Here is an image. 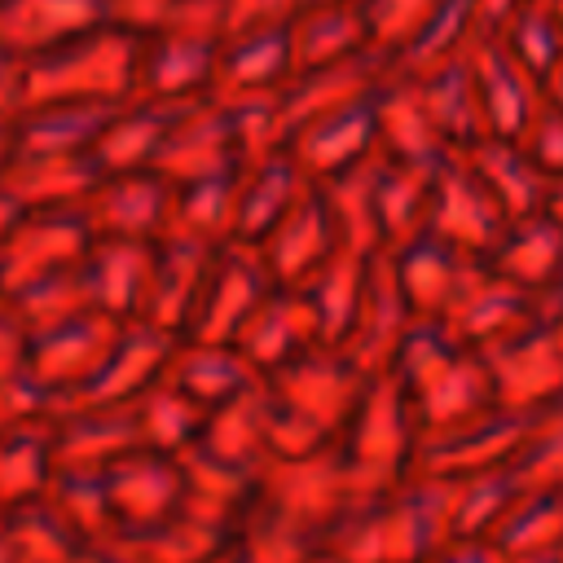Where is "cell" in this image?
<instances>
[{
	"label": "cell",
	"instance_id": "cell-22",
	"mask_svg": "<svg viewBox=\"0 0 563 563\" xmlns=\"http://www.w3.org/2000/svg\"><path fill=\"white\" fill-rule=\"evenodd\" d=\"M374 167H378V154L365 158L361 167H347L330 180L317 185L325 211H330V224H334V238L343 251L352 255H378L383 251V238H378V220H374Z\"/></svg>",
	"mask_w": 563,
	"mask_h": 563
},
{
	"label": "cell",
	"instance_id": "cell-23",
	"mask_svg": "<svg viewBox=\"0 0 563 563\" xmlns=\"http://www.w3.org/2000/svg\"><path fill=\"white\" fill-rule=\"evenodd\" d=\"M369 260H374V255H369ZM369 260L339 246L303 286H295V290L308 299L325 347H339V343H343V334H347V325H352V317H356L361 290H365V268H369Z\"/></svg>",
	"mask_w": 563,
	"mask_h": 563
},
{
	"label": "cell",
	"instance_id": "cell-25",
	"mask_svg": "<svg viewBox=\"0 0 563 563\" xmlns=\"http://www.w3.org/2000/svg\"><path fill=\"white\" fill-rule=\"evenodd\" d=\"M356 9L365 22L369 53L391 62L418 35V26L440 9V0H356Z\"/></svg>",
	"mask_w": 563,
	"mask_h": 563
},
{
	"label": "cell",
	"instance_id": "cell-5",
	"mask_svg": "<svg viewBox=\"0 0 563 563\" xmlns=\"http://www.w3.org/2000/svg\"><path fill=\"white\" fill-rule=\"evenodd\" d=\"M475 356L484 361L493 396L506 409L563 391V339L545 321H528L523 330H515L510 339H501Z\"/></svg>",
	"mask_w": 563,
	"mask_h": 563
},
{
	"label": "cell",
	"instance_id": "cell-15",
	"mask_svg": "<svg viewBox=\"0 0 563 563\" xmlns=\"http://www.w3.org/2000/svg\"><path fill=\"white\" fill-rule=\"evenodd\" d=\"M418 88V101L427 110V119L435 123L440 141L449 145V154H466L471 145L488 141V119H484V106H479V88H475V75H471V62L466 53L422 79H409Z\"/></svg>",
	"mask_w": 563,
	"mask_h": 563
},
{
	"label": "cell",
	"instance_id": "cell-8",
	"mask_svg": "<svg viewBox=\"0 0 563 563\" xmlns=\"http://www.w3.org/2000/svg\"><path fill=\"white\" fill-rule=\"evenodd\" d=\"M273 277V286H303L334 251H339V238H334V224H330V211L317 194V185H308V194L260 238L251 242Z\"/></svg>",
	"mask_w": 563,
	"mask_h": 563
},
{
	"label": "cell",
	"instance_id": "cell-4",
	"mask_svg": "<svg viewBox=\"0 0 563 563\" xmlns=\"http://www.w3.org/2000/svg\"><path fill=\"white\" fill-rule=\"evenodd\" d=\"M273 277L251 242H224L211 251L207 286L198 299V330L202 343H229L246 325V317L268 299Z\"/></svg>",
	"mask_w": 563,
	"mask_h": 563
},
{
	"label": "cell",
	"instance_id": "cell-17",
	"mask_svg": "<svg viewBox=\"0 0 563 563\" xmlns=\"http://www.w3.org/2000/svg\"><path fill=\"white\" fill-rule=\"evenodd\" d=\"M462 163L475 172V180L484 185V194L497 202V211L506 216V224H519V220H532L541 216L545 207V176L537 172V163L515 145V141H501V136H488L479 145H471L462 154Z\"/></svg>",
	"mask_w": 563,
	"mask_h": 563
},
{
	"label": "cell",
	"instance_id": "cell-13",
	"mask_svg": "<svg viewBox=\"0 0 563 563\" xmlns=\"http://www.w3.org/2000/svg\"><path fill=\"white\" fill-rule=\"evenodd\" d=\"M383 79H387V62L374 57V53H361V57H347V62H334V66H321V70H308V75H290L286 88L277 92L286 132H295L299 123H308L325 110L374 97L383 88Z\"/></svg>",
	"mask_w": 563,
	"mask_h": 563
},
{
	"label": "cell",
	"instance_id": "cell-11",
	"mask_svg": "<svg viewBox=\"0 0 563 563\" xmlns=\"http://www.w3.org/2000/svg\"><path fill=\"white\" fill-rule=\"evenodd\" d=\"M233 343H238V356L260 369H282L295 356H303L308 347H325L308 299L290 286H273L268 299L246 317V325L238 330Z\"/></svg>",
	"mask_w": 563,
	"mask_h": 563
},
{
	"label": "cell",
	"instance_id": "cell-30",
	"mask_svg": "<svg viewBox=\"0 0 563 563\" xmlns=\"http://www.w3.org/2000/svg\"><path fill=\"white\" fill-rule=\"evenodd\" d=\"M475 4H479V31H493L519 0H475Z\"/></svg>",
	"mask_w": 563,
	"mask_h": 563
},
{
	"label": "cell",
	"instance_id": "cell-21",
	"mask_svg": "<svg viewBox=\"0 0 563 563\" xmlns=\"http://www.w3.org/2000/svg\"><path fill=\"white\" fill-rule=\"evenodd\" d=\"M488 268L528 295L545 290L554 282V273L563 268V229L550 216L506 224L501 242L488 255Z\"/></svg>",
	"mask_w": 563,
	"mask_h": 563
},
{
	"label": "cell",
	"instance_id": "cell-7",
	"mask_svg": "<svg viewBox=\"0 0 563 563\" xmlns=\"http://www.w3.org/2000/svg\"><path fill=\"white\" fill-rule=\"evenodd\" d=\"M532 317V295L510 286L506 277H497L488 268V260L466 277V286L457 290V299L449 303V312L435 321L457 347L466 352H484L501 339H510L515 330H523Z\"/></svg>",
	"mask_w": 563,
	"mask_h": 563
},
{
	"label": "cell",
	"instance_id": "cell-10",
	"mask_svg": "<svg viewBox=\"0 0 563 563\" xmlns=\"http://www.w3.org/2000/svg\"><path fill=\"white\" fill-rule=\"evenodd\" d=\"M475 88H479V106L488 119V136L515 141L528 119L541 110V79H532L506 48L497 35H475V44L466 48Z\"/></svg>",
	"mask_w": 563,
	"mask_h": 563
},
{
	"label": "cell",
	"instance_id": "cell-33",
	"mask_svg": "<svg viewBox=\"0 0 563 563\" xmlns=\"http://www.w3.org/2000/svg\"><path fill=\"white\" fill-rule=\"evenodd\" d=\"M303 4H343V0H303Z\"/></svg>",
	"mask_w": 563,
	"mask_h": 563
},
{
	"label": "cell",
	"instance_id": "cell-18",
	"mask_svg": "<svg viewBox=\"0 0 563 563\" xmlns=\"http://www.w3.org/2000/svg\"><path fill=\"white\" fill-rule=\"evenodd\" d=\"M431 176L435 167H413V163H391L378 154L374 167V220L383 251H400L413 238L427 233V211H431Z\"/></svg>",
	"mask_w": 563,
	"mask_h": 563
},
{
	"label": "cell",
	"instance_id": "cell-16",
	"mask_svg": "<svg viewBox=\"0 0 563 563\" xmlns=\"http://www.w3.org/2000/svg\"><path fill=\"white\" fill-rule=\"evenodd\" d=\"M374 119H378V154L383 158L413 163V167H440L444 158H453L409 79H396V75L383 79V88L374 97Z\"/></svg>",
	"mask_w": 563,
	"mask_h": 563
},
{
	"label": "cell",
	"instance_id": "cell-3",
	"mask_svg": "<svg viewBox=\"0 0 563 563\" xmlns=\"http://www.w3.org/2000/svg\"><path fill=\"white\" fill-rule=\"evenodd\" d=\"M427 233L488 260L493 246L506 233V216L497 211V202L484 194V185L475 180V172L462 163V154L444 158L431 176V211H427Z\"/></svg>",
	"mask_w": 563,
	"mask_h": 563
},
{
	"label": "cell",
	"instance_id": "cell-29",
	"mask_svg": "<svg viewBox=\"0 0 563 563\" xmlns=\"http://www.w3.org/2000/svg\"><path fill=\"white\" fill-rule=\"evenodd\" d=\"M541 101L554 106V110H563V53H559V62L541 75Z\"/></svg>",
	"mask_w": 563,
	"mask_h": 563
},
{
	"label": "cell",
	"instance_id": "cell-9",
	"mask_svg": "<svg viewBox=\"0 0 563 563\" xmlns=\"http://www.w3.org/2000/svg\"><path fill=\"white\" fill-rule=\"evenodd\" d=\"M387 260H391L396 286H400V295L418 321H440L449 312V303L457 299V290L466 286V277L484 264L479 255H466V251H457L431 233L413 238L400 251H387Z\"/></svg>",
	"mask_w": 563,
	"mask_h": 563
},
{
	"label": "cell",
	"instance_id": "cell-6",
	"mask_svg": "<svg viewBox=\"0 0 563 563\" xmlns=\"http://www.w3.org/2000/svg\"><path fill=\"white\" fill-rule=\"evenodd\" d=\"M361 391H365L361 369H352L334 347H308L303 356L277 369L273 405H286L290 418L321 431V427H334L343 413H352Z\"/></svg>",
	"mask_w": 563,
	"mask_h": 563
},
{
	"label": "cell",
	"instance_id": "cell-31",
	"mask_svg": "<svg viewBox=\"0 0 563 563\" xmlns=\"http://www.w3.org/2000/svg\"><path fill=\"white\" fill-rule=\"evenodd\" d=\"M541 216H550V220L563 229V176H554V180L545 185V207H541Z\"/></svg>",
	"mask_w": 563,
	"mask_h": 563
},
{
	"label": "cell",
	"instance_id": "cell-28",
	"mask_svg": "<svg viewBox=\"0 0 563 563\" xmlns=\"http://www.w3.org/2000/svg\"><path fill=\"white\" fill-rule=\"evenodd\" d=\"M532 317L545 321V325H559L563 321V268L554 273V282L545 290L532 295Z\"/></svg>",
	"mask_w": 563,
	"mask_h": 563
},
{
	"label": "cell",
	"instance_id": "cell-14",
	"mask_svg": "<svg viewBox=\"0 0 563 563\" xmlns=\"http://www.w3.org/2000/svg\"><path fill=\"white\" fill-rule=\"evenodd\" d=\"M286 48H290V75H308V70H321V66L369 53L356 0L299 4L295 18L286 22Z\"/></svg>",
	"mask_w": 563,
	"mask_h": 563
},
{
	"label": "cell",
	"instance_id": "cell-1",
	"mask_svg": "<svg viewBox=\"0 0 563 563\" xmlns=\"http://www.w3.org/2000/svg\"><path fill=\"white\" fill-rule=\"evenodd\" d=\"M418 325L413 308L405 303L400 286H396V273H391V260L387 251H378L365 268V290H361V303H356V317L343 334V343L334 347L352 369H361L365 378H378L391 369L405 334Z\"/></svg>",
	"mask_w": 563,
	"mask_h": 563
},
{
	"label": "cell",
	"instance_id": "cell-20",
	"mask_svg": "<svg viewBox=\"0 0 563 563\" xmlns=\"http://www.w3.org/2000/svg\"><path fill=\"white\" fill-rule=\"evenodd\" d=\"M308 185L312 180H303L286 154L246 163L238 172V242H260L308 194Z\"/></svg>",
	"mask_w": 563,
	"mask_h": 563
},
{
	"label": "cell",
	"instance_id": "cell-26",
	"mask_svg": "<svg viewBox=\"0 0 563 563\" xmlns=\"http://www.w3.org/2000/svg\"><path fill=\"white\" fill-rule=\"evenodd\" d=\"M515 145L537 163V172L545 180L563 176V110L541 101V110L528 119V128L515 136Z\"/></svg>",
	"mask_w": 563,
	"mask_h": 563
},
{
	"label": "cell",
	"instance_id": "cell-24",
	"mask_svg": "<svg viewBox=\"0 0 563 563\" xmlns=\"http://www.w3.org/2000/svg\"><path fill=\"white\" fill-rule=\"evenodd\" d=\"M488 35H497L501 48H506L532 79H541V75L559 62V53H563V26H559L550 0H519Z\"/></svg>",
	"mask_w": 563,
	"mask_h": 563
},
{
	"label": "cell",
	"instance_id": "cell-32",
	"mask_svg": "<svg viewBox=\"0 0 563 563\" xmlns=\"http://www.w3.org/2000/svg\"><path fill=\"white\" fill-rule=\"evenodd\" d=\"M550 9H554V18H559V26H563V0H550Z\"/></svg>",
	"mask_w": 563,
	"mask_h": 563
},
{
	"label": "cell",
	"instance_id": "cell-2",
	"mask_svg": "<svg viewBox=\"0 0 563 563\" xmlns=\"http://www.w3.org/2000/svg\"><path fill=\"white\" fill-rule=\"evenodd\" d=\"M378 97V92H374ZM374 97H361L352 106L325 110L308 123H299L286 141V158L299 167L303 180L321 185L347 167H361L365 158L378 154V119H374Z\"/></svg>",
	"mask_w": 563,
	"mask_h": 563
},
{
	"label": "cell",
	"instance_id": "cell-27",
	"mask_svg": "<svg viewBox=\"0 0 563 563\" xmlns=\"http://www.w3.org/2000/svg\"><path fill=\"white\" fill-rule=\"evenodd\" d=\"M299 4L303 0H220V31H224V40H233V35L286 26Z\"/></svg>",
	"mask_w": 563,
	"mask_h": 563
},
{
	"label": "cell",
	"instance_id": "cell-12",
	"mask_svg": "<svg viewBox=\"0 0 563 563\" xmlns=\"http://www.w3.org/2000/svg\"><path fill=\"white\" fill-rule=\"evenodd\" d=\"M290 79V48H286V26L251 31L220 40L216 53V75H211V101L233 106V101H255L282 92Z\"/></svg>",
	"mask_w": 563,
	"mask_h": 563
},
{
	"label": "cell",
	"instance_id": "cell-19",
	"mask_svg": "<svg viewBox=\"0 0 563 563\" xmlns=\"http://www.w3.org/2000/svg\"><path fill=\"white\" fill-rule=\"evenodd\" d=\"M479 31V4L475 0H440V9L418 26V35L387 62V75L396 79H422L449 62H457Z\"/></svg>",
	"mask_w": 563,
	"mask_h": 563
}]
</instances>
